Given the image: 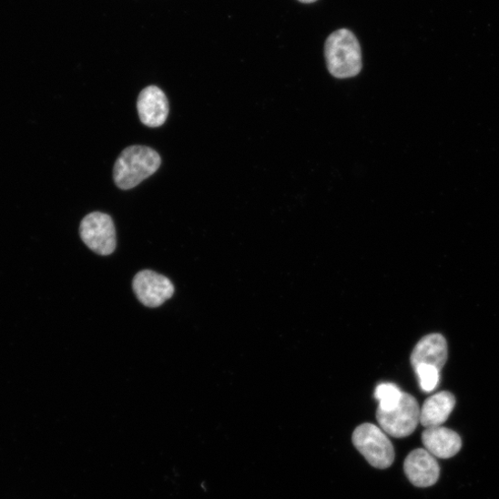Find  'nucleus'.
Listing matches in <instances>:
<instances>
[{"label": "nucleus", "mask_w": 499, "mask_h": 499, "mask_svg": "<svg viewBox=\"0 0 499 499\" xmlns=\"http://www.w3.org/2000/svg\"><path fill=\"white\" fill-rule=\"evenodd\" d=\"M161 165L159 154L144 146H133L124 149L115 162L113 178L121 190L135 188L151 177Z\"/></svg>", "instance_id": "nucleus-1"}, {"label": "nucleus", "mask_w": 499, "mask_h": 499, "mask_svg": "<svg viewBox=\"0 0 499 499\" xmlns=\"http://www.w3.org/2000/svg\"><path fill=\"white\" fill-rule=\"evenodd\" d=\"M327 66L336 78L347 79L358 76L362 68L359 41L348 29H340L326 41Z\"/></svg>", "instance_id": "nucleus-2"}, {"label": "nucleus", "mask_w": 499, "mask_h": 499, "mask_svg": "<svg viewBox=\"0 0 499 499\" xmlns=\"http://www.w3.org/2000/svg\"><path fill=\"white\" fill-rule=\"evenodd\" d=\"M352 443L357 451L374 468L384 470L394 463V447L388 434L376 424L359 425L353 432Z\"/></svg>", "instance_id": "nucleus-3"}, {"label": "nucleus", "mask_w": 499, "mask_h": 499, "mask_svg": "<svg viewBox=\"0 0 499 499\" xmlns=\"http://www.w3.org/2000/svg\"><path fill=\"white\" fill-rule=\"evenodd\" d=\"M421 409L416 399L402 392L398 406L389 412L377 411L380 427L393 438L402 439L411 435L420 423Z\"/></svg>", "instance_id": "nucleus-4"}, {"label": "nucleus", "mask_w": 499, "mask_h": 499, "mask_svg": "<svg viewBox=\"0 0 499 499\" xmlns=\"http://www.w3.org/2000/svg\"><path fill=\"white\" fill-rule=\"evenodd\" d=\"M80 236L85 244L97 255L109 256L117 246L116 229L110 216L93 212L84 218Z\"/></svg>", "instance_id": "nucleus-5"}, {"label": "nucleus", "mask_w": 499, "mask_h": 499, "mask_svg": "<svg viewBox=\"0 0 499 499\" xmlns=\"http://www.w3.org/2000/svg\"><path fill=\"white\" fill-rule=\"evenodd\" d=\"M137 299L146 306L156 308L174 294V285L167 277L152 270L137 273L133 281Z\"/></svg>", "instance_id": "nucleus-6"}, {"label": "nucleus", "mask_w": 499, "mask_h": 499, "mask_svg": "<svg viewBox=\"0 0 499 499\" xmlns=\"http://www.w3.org/2000/svg\"><path fill=\"white\" fill-rule=\"evenodd\" d=\"M404 472L413 485L429 487L438 482L441 468L434 456L425 449H418L406 458Z\"/></svg>", "instance_id": "nucleus-7"}, {"label": "nucleus", "mask_w": 499, "mask_h": 499, "mask_svg": "<svg viewBox=\"0 0 499 499\" xmlns=\"http://www.w3.org/2000/svg\"><path fill=\"white\" fill-rule=\"evenodd\" d=\"M139 117L146 127L158 128L166 122L169 106L165 93L155 86L145 88L137 100Z\"/></svg>", "instance_id": "nucleus-8"}, {"label": "nucleus", "mask_w": 499, "mask_h": 499, "mask_svg": "<svg viewBox=\"0 0 499 499\" xmlns=\"http://www.w3.org/2000/svg\"><path fill=\"white\" fill-rule=\"evenodd\" d=\"M422 441L428 453L441 459L454 457L462 448L461 436L443 426L425 428L422 434Z\"/></svg>", "instance_id": "nucleus-9"}, {"label": "nucleus", "mask_w": 499, "mask_h": 499, "mask_svg": "<svg viewBox=\"0 0 499 499\" xmlns=\"http://www.w3.org/2000/svg\"><path fill=\"white\" fill-rule=\"evenodd\" d=\"M448 343L441 334H429L416 344L412 355L411 362L413 368L420 364L431 365L441 372L448 360Z\"/></svg>", "instance_id": "nucleus-10"}, {"label": "nucleus", "mask_w": 499, "mask_h": 499, "mask_svg": "<svg viewBox=\"0 0 499 499\" xmlns=\"http://www.w3.org/2000/svg\"><path fill=\"white\" fill-rule=\"evenodd\" d=\"M455 405L456 400L453 393H436L424 402L421 409L420 423L425 428L442 426L450 417Z\"/></svg>", "instance_id": "nucleus-11"}, {"label": "nucleus", "mask_w": 499, "mask_h": 499, "mask_svg": "<svg viewBox=\"0 0 499 499\" xmlns=\"http://www.w3.org/2000/svg\"><path fill=\"white\" fill-rule=\"evenodd\" d=\"M402 396V392L393 383H383L377 387L374 398L380 402L378 410L389 412L395 409Z\"/></svg>", "instance_id": "nucleus-12"}, {"label": "nucleus", "mask_w": 499, "mask_h": 499, "mask_svg": "<svg viewBox=\"0 0 499 499\" xmlns=\"http://www.w3.org/2000/svg\"><path fill=\"white\" fill-rule=\"evenodd\" d=\"M413 369L419 379L421 389L424 392H431L438 387L441 379V371L438 368L420 364Z\"/></svg>", "instance_id": "nucleus-13"}, {"label": "nucleus", "mask_w": 499, "mask_h": 499, "mask_svg": "<svg viewBox=\"0 0 499 499\" xmlns=\"http://www.w3.org/2000/svg\"><path fill=\"white\" fill-rule=\"evenodd\" d=\"M299 2L301 4L309 5V4H314L318 2V0H299Z\"/></svg>", "instance_id": "nucleus-14"}]
</instances>
